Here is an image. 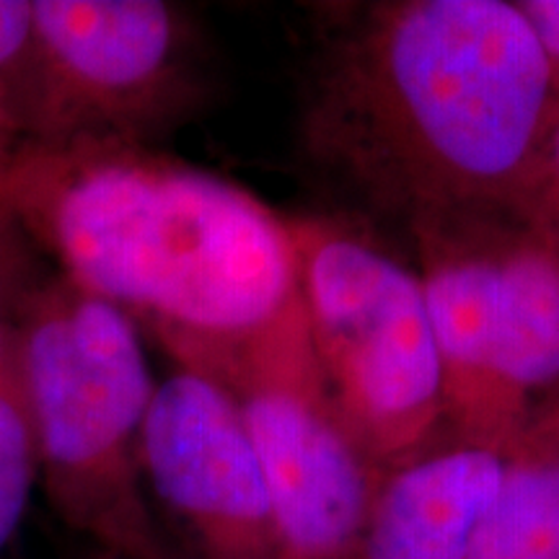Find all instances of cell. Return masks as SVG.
<instances>
[{
	"label": "cell",
	"mask_w": 559,
	"mask_h": 559,
	"mask_svg": "<svg viewBox=\"0 0 559 559\" xmlns=\"http://www.w3.org/2000/svg\"><path fill=\"white\" fill-rule=\"evenodd\" d=\"M313 16L298 94L313 169L407 234L534 215L557 94L519 3L368 0Z\"/></svg>",
	"instance_id": "obj_1"
},
{
	"label": "cell",
	"mask_w": 559,
	"mask_h": 559,
	"mask_svg": "<svg viewBox=\"0 0 559 559\" xmlns=\"http://www.w3.org/2000/svg\"><path fill=\"white\" fill-rule=\"evenodd\" d=\"M0 202L52 270L215 379L298 306L290 218L151 145H21Z\"/></svg>",
	"instance_id": "obj_2"
},
{
	"label": "cell",
	"mask_w": 559,
	"mask_h": 559,
	"mask_svg": "<svg viewBox=\"0 0 559 559\" xmlns=\"http://www.w3.org/2000/svg\"><path fill=\"white\" fill-rule=\"evenodd\" d=\"M16 360L58 519L107 559H179L140 474L153 381L132 321L50 267L16 321Z\"/></svg>",
	"instance_id": "obj_3"
},
{
	"label": "cell",
	"mask_w": 559,
	"mask_h": 559,
	"mask_svg": "<svg viewBox=\"0 0 559 559\" xmlns=\"http://www.w3.org/2000/svg\"><path fill=\"white\" fill-rule=\"evenodd\" d=\"M313 358L355 440L383 469L445 436L428 306L412 270L358 228L290 218Z\"/></svg>",
	"instance_id": "obj_4"
},
{
	"label": "cell",
	"mask_w": 559,
	"mask_h": 559,
	"mask_svg": "<svg viewBox=\"0 0 559 559\" xmlns=\"http://www.w3.org/2000/svg\"><path fill=\"white\" fill-rule=\"evenodd\" d=\"M215 94L205 34L169 0H32L24 145L164 148Z\"/></svg>",
	"instance_id": "obj_5"
},
{
	"label": "cell",
	"mask_w": 559,
	"mask_h": 559,
	"mask_svg": "<svg viewBox=\"0 0 559 559\" xmlns=\"http://www.w3.org/2000/svg\"><path fill=\"white\" fill-rule=\"evenodd\" d=\"M267 485L277 559H349L383 466L355 440L313 358L300 300L215 376Z\"/></svg>",
	"instance_id": "obj_6"
},
{
	"label": "cell",
	"mask_w": 559,
	"mask_h": 559,
	"mask_svg": "<svg viewBox=\"0 0 559 559\" xmlns=\"http://www.w3.org/2000/svg\"><path fill=\"white\" fill-rule=\"evenodd\" d=\"M145 492L187 534L192 559H277L260 459L234 396L177 368L156 383L140 432Z\"/></svg>",
	"instance_id": "obj_7"
},
{
	"label": "cell",
	"mask_w": 559,
	"mask_h": 559,
	"mask_svg": "<svg viewBox=\"0 0 559 559\" xmlns=\"http://www.w3.org/2000/svg\"><path fill=\"white\" fill-rule=\"evenodd\" d=\"M510 215L428 223L409 230L425 293L440 383L445 432L506 449L495 396L498 340V230Z\"/></svg>",
	"instance_id": "obj_8"
},
{
	"label": "cell",
	"mask_w": 559,
	"mask_h": 559,
	"mask_svg": "<svg viewBox=\"0 0 559 559\" xmlns=\"http://www.w3.org/2000/svg\"><path fill=\"white\" fill-rule=\"evenodd\" d=\"M500 466V449L453 436L389 466L349 559H469Z\"/></svg>",
	"instance_id": "obj_9"
},
{
	"label": "cell",
	"mask_w": 559,
	"mask_h": 559,
	"mask_svg": "<svg viewBox=\"0 0 559 559\" xmlns=\"http://www.w3.org/2000/svg\"><path fill=\"white\" fill-rule=\"evenodd\" d=\"M495 262V396L508 445L559 389V241L534 215H510Z\"/></svg>",
	"instance_id": "obj_10"
},
{
	"label": "cell",
	"mask_w": 559,
	"mask_h": 559,
	"mask_svg": "<svg viewBox=\"0 0 559 559\" xmlns=\"http://www.w3.org/2000/svg\"><path fill=\"white\" fill-rule=\"evenodd\" d=\"M469 559H559V404L531 417L502 449Z\"/></svg>",
	"instance_id": "obj_11"
},
{
	"label": "cell",
	"mask_w": 559,
	"mask_h": 559,
	"mask_svg": "<svg viewBox=\"0 0 559 559\" xmlns=\"http://www.w3.org/2000/svg\"><path fill=\"white\" fill-rule=\"evenodd\" d=\"M37 481V438L21 381L16 342L11 340L0 355V557L24 523Z\"/></svg>",
	"instance_id": "obj_12"
},
{
	"label": "cell",
	"mask_w": 559,
	"mask_h": 559,
	"mask_svg": "<svg viewBox=\"0 0 559 559\" xmlns=\"http://www.w3.org/2000/svg\"><path fill=\"white\" fill-rule=\"evenodd\" d=\"M32 0H0V174L24 145Z\"/></svg>",
	"instance_id": "obj_13"
},
{
	"label": "cell",
	"mask_w": 559,
	"mask_h": 559,
	"mask_svg": "<svg viewBox=\"0 0 559 559\" xmlns=\"http://www.w3.org/2000/svg\"><path fill=\"white\" fill-rule=\"evenodd\" d=\"M47 272L50 267L45 257L34 247L16 213L0 202V355L13 340L26 298Z\"/></svg>",
	"instance_id": "obj_14"
},
{
	"label": "cell",
	"mask_w": 559,
	"mask_h": 559,
	"mask_svg": "<svg viewBox=\"0 0 559 559\" xmlns=\"http://www.w3.org/2000/svg\"><path fill=\"white\" fill-rule=\"evenodd\" d=\"M534 218L544 223L559 241V99L551 122L544 135L539 156V177H536Z\"/></svg>",
	"instance_id": "obj_15"
},
{
	"label": "cell",
	"mask_w": 559,
	"mask_h": 559,
	"mask_svg": "<svg viewBox=\"0 0 559 559\" xmlns=\"http://www.w3.org/2000/svg\"><path fill=\"white\" fill-rule=\"evenodd\" d=\"M521 11L534 26L544 55H547L551 83L559 99V0H521Z\"/></svg>",
	"instance_id": "obj_16"
}]
</instances>
